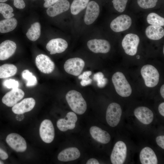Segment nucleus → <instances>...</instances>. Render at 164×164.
Here are the masks:
<instances>
[{
    "mask_svg": "<svg viewBox=\"0 0 164 164\" xmlns=\"http://www.w3.org/2000/svg\"><path fill=\"white\" fill-rule=\"evenodd\" d=\"M67 102L71 110L78 114H82L86 111V102L81 94L79 92L71 90L66 95Z\"/></svg>",
    "mask_w": 164,
    "mask_h": 164,
    "instance_id": "f257e3e1",
    "label": "nucleus"
},
{
    "mask_svg": "<svg viewBox=\"0 0 164 164\" xmlns=\"http://www.w3.org/2000/svg\"><path fill=\"white\" fill-rule=\"evenodd\" d=\"M112 80L116 92L120 96L126 97L131 94V87L124 74L121 72L115 73L112 77Z\"/></svg>",
    "mask_w": 164,
    "mask_h": 164,
    "instance_id": "f03ea898",
    "label": "nucleus"
},
{
    "mask_svg": "<svg viewBox=\"0 0 164 164\" xmlns=\"http://www.w3.org/2000/svg\"><path fill=\"white\" fill-rule=\"evenodd\" d=\"M141 73L147 87H153L158 84L159 73L157 69L152 65H145L141 69Z\"/></svg>",
    "mask_w": 164,
    "mask_h": 164,
    "instance_id": "7ed1b4c3",
    "label": "nucleus"
},
{
    "mask_svg": "<svg viewBox=\"0 0 164 164\" xmlns=\"http://www.w3.org/2000/svg\"><path fill=\"white\" fill-rule=\"evenodd\" d=\"M122 114V110L120 105L116 103L110 104L107 108L106 120L108 124L112 127L116 126L119 123Z\"/></svg>",
    "mask_w": 164,
    "mask_h": 164,
    "instance_id": "20e7f679",
    "label": "nucleus"
},
{
    "mask_svg": "<svg viewBox=\"0 0 164 164\" xmlns=\"http://www.w3.org/2000/svg\"><path fill=\"white\" fill-rule=\"evenodd\" d=\"M140 41L138 36L135 34L129 33L126 35L122 41V46L127 54L133 56L137 52Z\"/></svg>",
    "mask_w": 164,
    "mask_h": 164,
    "instance_id": "39448f33",
    "label": "nucleus"
},
{
    "mask_svg": "<svg viewBox=\"0 0 164 164\" xmlns=\"http://www.w3.org/2000/svg\"><path fill=\"white\" fill-rule=\"evenodd\" d=\"M127 149L125 144L118 141L115 144L110 157L113 164H122L125 162L127 156Z\"/></svg>",
    "mask_w": 164,
    "mask_h": 164,
    "instance_id": "423d86ee",
    "label": "nucleus"
},
{
    "mask_svg": "<svg viewBox=\"0 0 164 164\" xmlns=\"http://www.w3.org/2000/svg\"><path fill=\"white\" fill-rule=\"evenodd\" d=\"M85 64V62L83 59L75 57L67 60L64 63V68L67 73L77 76L80 75Z\"/></svg>",
    "mask_w": 164,
    "mask_h": 164,
    "instance_id": "0eeeda50",
    "label": "nucleus"
},
{
    "mask_svg": "<svg viewBox=\"0 0 164 164\" xmlns=\"http://www.w3.org/2000/svg\"><path fill=\"white\" fill-rule=\"evenodd\" d=\"M39 135L42 140L46 143L52 142L54 138V129L51 121L45 119L41 122L39 129Z\"/></svg>",
    "mask_w": 164,
    "mask_h": 164,
    "instance_id": "6e6552de",
    "label": "nucleus"
},
{
    "mask_svg": "<svg viewBox=\"0 0 164 164\" xmlns=\"http://www.w3.org/2000/svg\"><path fill=\"white\" fill-rule=\"evenodd\" d=\"M6 141L9 146L18 152H23L26 151L27 145L24 138L17 133H12L7 135Z\"/></svg>",
    "mask_w": 164,
    "mask_h": 164,
    "instance_id": "1a4fd4ad",
    "label": "nucleus"
},
{
    "mask_svg": "<svg viewBox=\"0 0 164 164\" xmlns=\"http://www.w3.org/2000/svg\"><path fill=\"white\" fill-rule=\"evenodd\" d=\"M132 23L131 18L126 15H121L118 16L111 22V29L115 32H119L128 29Z\"/></svg>",
    "mask_w": 164,
    "mask_h": 164,
    "instance_id": "9d476101",
    "label": "nucleus"
},
{
    "mask_svg": "<svg viewBox=\"0 0 164 164\" xmlns=\"http://www.w3.org/2000/svg\"><path fill=\"white\" fill-rule=\"evenodd\" d=\"M35 63L38 69L44 73H50L55 69L54 63L48 56L44 54H40L36 56Z\"/></svg>",
    "mask_w": 164,
    "mask_h": 164,
    "instance_id": "9b49d317",
    "label": "nucleus"
},
{
    "mask_svg": "<svg viewBox=\"0 0 164 164\" xmlns=\"http://www.w3.org/2000/svg\"><path fill=\"white\" fill-rule=\"evenodd\" d=\"M87 45L89 49L95 53H107L111 49L109 43L103 39H94L89 40L87 42Z\"/></svg>",
    "mask_w": 164,
    "mask_h": 164,
    "instance_id": "f8f14e48",
    "label": "nucleus"
},
{
    "mask_svg": "<svg viewBox=\"0 0 164 164\" xmlns=\"http://www.w3.org/2000/svg\"><path fill=\"white\" fill-rule=\"evenodd\" d=\"M24 94V91L18 88L12 89L3 97L2 102L8 107H13L23 98Z\"/></svg>",
    "mask_w": 164,
    "mask_h": 164,
    "instance_id": "ddd939ff",
    "label": "nucleus"
},
{
    "mask_svg": "<svg viewBox=\"0 0 164 164\" xmlns=\"http://www.w3.org/2000/svg\"><path fill=\"white\" fill-rule=\"evenodd\" d=\"M77 120L76 114L73 112H68L64 118H60L57 122L58 129L63 132L74 129Z\"/></svg>",
    "mask_w": 164,
    "mask_h": 164,
    "instance_id": "4468645a",
    "label": "nucleus"
},
{
    "mask_svg": "<svg viewBox=\"0 0 164 164\" xmlns=\"http://www.w3.org/2000/svg\"><path fill=\"white\" fill-rule=\"evenodd\" d=\"M99 12V6L96 2L94 1L89 2L84 18L85 23L89 25L94 22L98 17Z\"/></svg>",
    "mask_w": 164,
    "mask_h": 164,
    "instance_id": "2eb2a0df",
    "label": "nucleus"
},
{
    "mask_svg": "<svg viewBox=\"0 0 164 164\" xmlns=\"http://www.w3.org/2000/svg\"><path fill=\"white\" fill-rule=\"evenodd\" d=\"M68 43L64 39L61 38L53 39L47 44L46 49L50 54L61 53L64 51L68 47Z\"/></svg>",
    "mask_w": 164,
    "mask_h": 164,
    "instance_id": "dca6fc26",
    "label": "nucleus"
},
{
    "mask_svg": "<svg viewBox=\"0 0 164 164\" xmlns=\"http://www.w3.org/2000/svg\"><path fill=\"white\" fill-rule=\"evenodd\" d=\"M134 114L136 118L143 124H150L153 120V113L146 107L141 106L136 108L134 111Z\"/></svg>",
    "mask_w": 164,
    "mask_h": 164,
    "instance_id": "f3484780",
    "label": "nucleus"
},
{
    "mask_svg": "<svg viewBox=\"0 0 164 164\" xmlns=\"http://www.w3.org/2000/svg\"><path fill=\"white\" fill-rule=\"evenodd\" d=\"M35 104V101L33 98H26L14 105L12 110L15 114H22L31 110L34 108Z\"/></svg>",
    "mask_w": 164,
    "mask_h": 164,
    "instance_id": "a211bd4d",
    "label": "nucleus"
},
{
    "mask_svg": "<svg viewBox=\"0 0 164 164\" xmlns=\"http://www.w3.org/2000/svg\"><path fill=\"white\" fill-rule=\"evenodd\" d=\"M16 49V44L12 41L7 40L2 42L0 44V60H5L10 57Z\"/></svg>",
    "mask_w": 164,
    "mask_h": 164,
    "instance_id": "6ab92c4d",
    "label": "nucleus"
},
{
    "mask_svg": "<svg viewBox=\"0 0 164 164\" xmlns=\"http://www.w3.org/2000/svg\"><path fill=\"white\" fill-rule=\"evenodd\" d=\"M70 4L67 0H59L46 10L47 14L53 17L67 11L70 8Z\"/></svg>",
    "mask_w": 164,
    "mask_h": 164,
    "instance_id": "aec40b11",
    "label": "nucleus"
},
{
    "mask_svg": "<svg viewBox=\"0 0 164 164\" xmlns=\"http://www.w3.org/2000/svg\"><path fill=\"white\" fill-rule=\"evenodd\" d=\"M90 132L92 137L96 141L102 144H107L111 140L110 134L106 131L96 126H91Z\"/></svg>",
    "mask_w": 164,
    "mask_h": 164,
    "instance_id": "412c9836",
    "label": "nucleus"
},
{
    "mask_svg": "<svg viewBox=\"0 0 164 164\" xmlns=\"http://www.w3.org/2000/svg\"><path fill=\"white\" fill-rule=\"evenodd\" d=\"M80 156V152L77 148L72 147L66 149L58 155V159L60 161L67 162L76 160Z\"/></svg>",
    "mask_w": 164,
    "mask_h": 164,
    "instance_id": "4be33fe9",
    "label": "nucleus"
},
{
    "mask_svg": "<svg viewBox=\"0 0 164 164\" xmlns=\"http://www.w3.org/2000/svg\"><path fill=\"white\" fill-rule=\"evenodd\" d=\"M139 158L142 164H157L158 159L153 150L150 148L146 147L141 151Z\"/></svg>",
    "mask_w": 164,
    "mask_h": 164,
    "instance_id": "5701e85b",
    "label": "nucleus"
},
{
    "mask_svg": "<svg viewBox=\"0 0 164 164\" xmlns=\"http://www.w3.org/2000/svg\"><path fill=\"white\" fill-rule=\"evenodd\" d=\"M145 34L149 39L153 40L160 39L164 36V30L160 26L151 25L147 27Z\"/></svg>",
    "mask_w": 164,
    "mask_h": 164,
    "instance_id": "b1692460",
    "label": "nucleus"
},
{
    "mask_svg": "<svg viewBox=\"0 0 164 164\" xmlns=\"http://www.w3.org/2000/svg\"><path fill=\"white\" fill-rule=\"evenodd\" d=\"M17 21L14 18L6 19L0 21V32L7 33L13 30L16 27Z\"/></svg>",
    "mask_w": 164,
    "mask_h": 164,
    "instance_id": "393cba45",
    "label": "nucleus"
},
{
    "mask_svg": "<svg viewBox=\"0 0 164 164\" xmlns=\"http://www.w3.org/2000/svg\"><path fill=\"white\" fill-rule=\"evenodd\" d=\"M16 66L12 64H5L0 66V78L13 76L17 73Z\"/></svg>",
    "mask_w": 164,
    "mask_h": 164,
    "instance_id": "a878e982",
    "label": "nucleus"
},
{
    "mask_svg": "<svg viewBox=\"0 0 164 164\" xmlns=\"http://www.w3.org/2000/svg\"><path fill=\"white\" fill-rule=\"evenodd\" d=\"M40 33V25L39 22H37L31 25L26 33V36L30 40L35 41L39 39Z\"/></svg>",
    "mask_w": 164,
    "mask_h": 164,
    "instance_id": "bb28decb",
    "label": "nucleus"
},
{
    "mask_svg": "<svg viewBox=\"0 0 164 164\" xmlns=\"http://www.w3.org/2000/svg\"><path fill=\"white\" fill-rule=\"evenodd\" d=\"M90 0H73L70 6L71 13L76 15L85 9Z\"/></svg>",
    "mask_w": 164,
    "mask_h": 164,
    "instance_id": "cd10ccee",
    "label": "nucleus"
},
{
    "mask_svg": "<svg viewBox=\"0 0 164 164\" xmlns=\"http://www.w3.org/2000/svg\"><path fill=\"white\" fill-rule=\"evenodd\" d=\"M147 22L151 25L159 26L164 25V19L158 14L154 12L149 13L147 18Z\"/></svg>",
    "mask_w": 164,
    "mask_h": 164,
    "instance_id": "c85d7f7f",
    "label": "nucleus"
},
{
    "mask_svg": "<svg viewBox=\"0 0 164 164\" xmlns=\"http://www.w3.org/2000/svg\"><path fill=\"white\" fill-rule=\"evenodd\" d=\"M22 78L26 80L27 81L26 84L27 86H34L37 84V81L36 77L28 70H23L22 73Z\"/></svg>",
    "mask_w": 164,
    "mask_h": 164,
    "instance_id": "c756f323",
    "label": "nucleus"
},
{
    "mask_svg": "<svg viewBox=\"0 0 164 164\" xmlns=\"http://www.w3.org/2000/svg\"><path fill=\"white\" fill-rule=\"evenodd\" d=\"M13 11L12 8L9 5L0 3V13L5 18L8 19L13 17L14 15L12 13Z\"/></svg>",
    "mask_w": 164,
    "mask_h": 164,
    "instance_id": "7c9ffc66",
    "label": "nucleus"
},
{
    "mask_svg": "<svg viewBox=\"0 0 164 164\" xmlns=\"http://www.w3.org/2000/svg\"><path fill=\"white\" fill-rule=\"evenodd\" d=\"M93 79L97 82V85L99 88L104 87L107 84L108 79L104 77V74L101 72H98L94 75Z\"/></svg>",
    "mask_w": 164,
    "mask_h": 164,
    "instance_id": "2f4dec72",
    "label": "nucleus"
},
{
    "mask_svg": "<svg viewBox=\"0 0 164 164\" xmlns=\"http://www.w3.org/2000/svg\"><path fill=\"white\" fill-rule=\"evenodd\" d=\"M158 0H137L138 5L144 9H148L155 7Z\"/></svg>",
    "mask_w": 164,
    "mask_h": 164,
    "instance_id": "473e14b6",
    "label": "nucleus"
},
{
    "mask_svg": "<svg viewBox=\"0 0 164 164\" xmlns=\"http://www.w3.org/2000/svg\"><path fill=\"white\" fill-rule=\"evenodd\" d=\"M92 73L90 71H87L84 72L83 73L79 75L78 78L81 80L80 84L81 86H85L91 84L92 82L91 79L89 78V76Z\"/></svg>",
    "mask_w": 164,
    "mask_h": 164,
    "instance_id": "72a5a7b5",
    "label": "nucleus"
},
{
    "mask_svg": "<svg viewBox=\"0 0 164 164\" xmlns=\"http://www.w3.org/2000/svg\"><path fill=\"white\" fill-rule=\"evenodd\" d=\"M128 0H113L114 8L119 12H123L126 8Z\"/></svg>",
    "mask_w": 164,
    "mask_h": 164,
    "instance_id": "f704fd0d",
    "label": "nucleus"
},
{
    "mask_svg": "<svg viewBox=\"0 0 164 164\" xmlns=\"http://www.w3.org/2000/svg\"><path fill=\"white\" fill-rule=\"evenodd\" d=\"M3 85L8 88L15 89L18 88L19 82L14 79H9L5 80L3 82Z\"/></svg>",
    "mask_w": 164,
    "mask_h": 164,
    "instance_id": "c9c22d12",
    "label": "nucleus"
},
{
    "mask_svg": "<svg viewBox=\"0 0 164 164\" xmlns=\"http://www.w3.org/2000/svg\"><path fill=\"white\" fill-rule=\"evenodd\" d=\"M14 5L16 8L23 9L25 6V4L23 0H13Z\"/></svg>",
    "mask_w": 164,
    "mask_h": 164,
    "instance_id": "e433bc0d",
    "label": "nucleus"
},
{
    "mask_svg": "<svg viewBox=\"0 0 164 164\" xmlns=\"http://www.w3.org/2000/svg\"><path fill=\"white\" fill-rule=\"evenodd\" d=\"M156 142L157 145L162 148L164 149V136L160 135L156 138Z\"/></svg>",
    "mask_w": 164,
    "mask_h": 164,
    "instance_id": "4c0bfd02",
    "label": "nucleus"
},
{
    "mask_svg": "<svg viewBox=\"0 0 164 164\" xmlns=\"http://www.w3.org/2000/svg\"><path fill=\"white\" fill-rule=\"evenodd\" d=\"M59 0H44L45 2L43 6L45 8H48L53 5Z\"/></svg>",
    "mask_w": 164,
    "mask_h": 164,
    "instance_id": "58836bf2",
    "label": "nucleus"
},
{
    "mask_svg": "<svg viewBox=\"0 0 164 164\" xmlns=\"http://www.w3.org/2000/svg\"><path fill=\"white\" fill-rule=\"evenodd\" d=\"M8 157L7 153L3 149L0 148V158L2 160H5Z\"/></svg>",
    "mask_w": 164,
    "mask_h": 164,
    "instance_id": "ea45409f",
    "label": "nucleus"
},
{
    "mask_svg": "<svg viewBox=\"0 0 164 164\" xmlns=\"http://www.w3.org/2000/svg\"><path fill=\"white\" fill-rule=\"evenodd\" d=\"M158 110L160 114L163 116H164V103H161L158 107Z\"/></svg>",
    "mask_w": 164,
    "mask_h": 164,
    "instance_id": "a19ab883",
    "label": "nucleus"
},
{
    "mask_svg": "<svg viewBox=\"0 0 164 164\" xmlns=\"http://www.w3.org/2000/svg\"><path fill=\"white\" fill-rule=\"evenodd\" d=\"M87 164H99L97 160L94 158H91L89 159L86 163Z\"/></svg>",
    "mask_w": 164,
    "mask_h": 164,
    "instance_id": "79ce46f5",
    "label": "nucleus"
},
{
    "mask_svg": "<svg viewBox=\"0 0 164 164\" xmlns=\"http://www.w3.org/2000/svg\"><path fill=\"white\" fill-rule=\"evenodd\" d=\"M160 93L162 97L164 98V85H162L160 89Z\"/></svg>",
    "mask_w": 164,
    "mask_h": 164,
    "instance_id": "37998d69",
    "label": "nucleus"
},
{
    "mask_svg": "<svg viewBox=\"0 0 164 164\" xmlns=\"http://www.w3.org/2000/svg\"><path fill=\"white\" fill-rule=\"evenodd\" d=\"M7 0H0V2H4L6 1Z\"/></svg>",
    "mask_w": 164,
    "mask_h": 164,
    "instance_id": "c03bdc74",
    "label": "nucleus"
},
{
    "mask_svg": "<svg viewBox=\"0 0 164 164\" xmlns=\"http://www.w3.org/2000/svg\"><path fill=\"white\" fill-rule=\"evenodd\" d=\"M3 163H4L2 162L0 160V164H3Z\"/></svg>",
    "mask_w": 164,
    "mask_h": 164,
    "instance_id": "a18cd8bd",
    "label": "nucleus"
},
{
    "mask_svg": "<svg viewBox=\"0 0 164 164\" xmlns=\"http://www.w3.org/2000/svg\"><path fill=\"white\" fill-rule=\"evenodd\" d=\"M163 53H164V48H163Z\"/></svg>",
    "mask_w": 164,
    "mask_h": 164,
    "instance_id": "49530a36",
    "label": "nucleus"
}]
</instances>
